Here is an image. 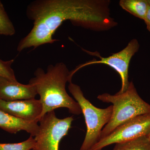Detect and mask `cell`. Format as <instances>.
Masks as SVG:
<instances>
[{
  "mask_svg": "<svg viewBox=\"0 0 150 150\" xmlns=\"http://www.w3.org/2000/svg\"><path fill=\"white\" fill-rule=\"evenodd\" d=\"M145 23L146 25V28L150 32V6H149L147 13L146 15L145 18L144 19Z\"/></svg>",
  "mask_w": 150,
  "mask_h": 150,
  "instance_id": "obj_16",
  "label": "cell"
},
{
  "mask_svg": "<svg viewBox=\"0 0 150 150\" xmlns=\"http://www.w3.org/2000/svg\"><path fill=\"white\" fill-rule=\"evenodd\" d=\"M16 30L13 23L8 15L2 3L0 1V35L12 36Z\"/></svg>",
  "mask_w": 150,
  "mask_h": 150,
  "instance_id": "obj_13",
  "label": "cell"
},
{
  "mask_svg": "<svg viewBox=\"0 0 150 150\" xmlns=\"http://www.w3.org/2000/svg\"><path fill=\"white\" fill-rule=\"evenodd\" d=\"M119 5L134 16L144 20L149 9L147 0H121Z\"/></svg>",
  "mask_w": 150,
  "mask_h": 150,
  "instance_id": "obj_11",
  "label": "cell"
},
{
  "mask_svg": "<svg viewBox=\"0 0 150 150\" xmlns=\"http://www.w3.org/2000/svg\"><path fill=\"white\" fill-rule=\"evenodd\" d=\"M68 89L79 105L86 126V133L80 150H90L101 139L103 129L111 118L112 105L104 109L96 107L85 97L80 87L72 82Z\"/></svg>",
  "mask_w": 150,
  "mask_h": 150,
  "instance_id": "obj_4",
  "label": "cell"
},
{
  "mask_svg": "<svg viewBox=\"0 0 150 150\" xmlns=\"http://www.w3.org/2000/svg\"><path fill=\"white\" fill-rule=\"evenodd\" d=\"M112 150H150V140L143 137L116 144Z\"/></svg>",
  "mask_w": 150,
  "mask_h": 150,
  "instance_id": "obj_12",
  "label": "cell"
},
{
  "mask_svg": "<svg viewBox=\"0 0 150 150\" xmlns=\"http://www.w3.org/2000/svg\"><path fill=\"white\" fill-rule=\"evenodd\" d=\"M150 134V113L139 115L118 126L90 150H102L112 144L128 142Z\"/></svg>",
  "mask_w": 150,
  "mask_h": 150,
  "instance_id": "obj_7",
  "label": "cell"
},
{
  "mask_svg": "<svg viewBox=\"0 0 150 150\" xmlns=\"http://www.w3.org/2000/svg\"><path fill=\"white\" fill-rule=\"evenodd\" d=\"M147 137H148V139H149L150 140V134H149V135H148V136H147Z\"/></svg>",
  "mask_w": 150,
  "mask_h": 150,
  "instance_id": "obj_18",
  "label": "cell"
},
{
  "mask_svg": "<svg viewBox=\"0 0 150 150\" xmlns=\"http://www.w3.org/2000/svg\"><path fill=\"white\" fill-rule=\"evenodd\" d=\"M74 119L72 116L60 119L54 111L40 118L39 130L35 136L37 150H59L62 139L68 134Z\"/></svg>",
  "mask_w": 150,
  "mask_h": 150,
  "instance_id": "obj_5",
  "label": "cell"
},
{
  "mask_svg": "<svg viewBox=\"0 0 150 150\" xmlns=\"http://www.w3.org/2000/svg\"><path fill=\"white\" fill-rule=\"evenodd\" d=\"M37 95L32 85L23 84L0 76V100L9 101L31 99Z\"/></svg>",
  "mask_w": 150,
  "mask_h": 150,
  "instance_id": "obj_9",
  "label": "cell"
},
{
  "mask_svg": "<svg viewBox=\"0 0 150 150\" xmlns=\"http://www.w3.org/2000/svg\"><path fill=\"white\" fill-rule=\"evenodd\" d=\"M14 62V59L4 61L0 59V76L7 78L11 80L17 81L14 72L11 67Z\"/></svg>",
  "mask_w": 150,
  "mask_h": 150,
  "instance_id": "obj_15",
  "label": "cell"
},
{
  "mask_svg": "<svg viewBox=\"0 0 150 150\" xmlns=\"http://www.w3.org/2000/svg\"><path fill=\"white\" fill-rule=\"evenodd\" d=\"M36 142L33 137L30 136L24 142L13 144L0 143V150H32L35 149Z\"/></svg>",
  "mask_w": 150,
  "mask_h": 150,
  "instance_id": "obj_14",
  "label": "cell"
},
{
  "mask_svg": "<svg viewBox=\"0 0 150 150\" xmlns=\"http://www.w3.org/2000/svg\"><path fill=\"white\" fill-rule=\"evenodd\" d=\"M0 109L23 120L38 122L43 107L40 100L35 98L9 101L0 100Z\"/></svg>",
  "mask_w": 150,
  "mask_h": 150,
  "instance_id": "obj_8",
  "label": "cell"
},
{
  "mask_svg": "<svg viewBox=\"0 0 150 150\" xmlns=\"http://www.w3.org/2000/svg\"><path fill=\"white\" fill-rule=\"evenodd\" d=\"M110 0H35L26 8L33 26L18 45L19 52L58 41L54 33L64 22L96 32L107 31L118 25L111 16Z\"/></svg>",
  "mask_w": 150,
  "mask_h": 150,
  "instance_id": "obj_1",
  "label": "cell"
},
{
  "mask_svg": "<svg viewBox=\"0 0 150 150\" xmlns=\"http://www.w3.org/2000/svg\"><path fill=\"white\" fill-rule=\"evenodd\" d=\"M0 128L11 133L16 134L24 131L35 137L39 130L38 122H31L17 118L0 109Z\"/></svg>",
  "mask_w": 150,
  "mask_h": 150,
  "instance_id": "obj_10",
  "label": "cell"
},
{
  "mask_svg": "<svg viewBox=\"0 0 150 150\" xmlns=\"http://www.w3.org/2000/svg\"><path fill=\"white\" fill-rule=\"evenodd\" d=\"M147 1L149 5L150 6V0H147Z\"/></svg>",
  "mask_w": 150,
  "mask_h": 150,
  "instance_id": "obj_17",
  "label": "cell"
},
{
  "mask_svg": "<svg viewBox=\"0 0 150 150\" xmlns=\"http://www.w3.org/2000/svg\"><path fill=\"white\" fill-rule=\"evenodd\" d=\"M97 98L102 102L112 103V106L111 118L103 129L101 139L132 118L150 113V105L139 96L132 81L129 82L124 92L115 95L104 93L99 95Z\"/></svg>",
  "mask_w": 150,
  "mask_h": 150,
  "instance_id": "obj_3",
  "label": "cell"
},
{
  "mask_svg": "<svg viewBox=\"0 0 150 150\" xmlns=\"http://www.w3.org/2000/svg\"><path fill=\"white\" fill-rule=\"evenodd\" d=\"M70 71L63 62L50 64L45 71L38 68L34 72V77L30 80L29 84L35 87L43 107L40 118L48 112L59 108H66L74 115L82 113L79 105L70 96L66 86L69 82Z\"/></svg>",
  "mask_w": 150,
  "mask_h": 150,
  "instance_id": "obj_2",
  "label": "cell"
},
{
  "mask_svg": "<svg viewBox=\"0 0 150 150\" xmlns=\"http://www.w3.org/2000/svg\"><path fill=\"white\" fill-rule=\"evenodd\" d=\"M139 43L138 40L137 39H133L123 50L107 57H102L97 53L94 54L91 52L83 49V51L89 54H93L94 56H98L100 59L99 60L93 59L86 62L70 71L69 82L72 81L74 75L83 67L96 64H104L114 69L120 75L121 80V87L118 93L124 92L128 88L130 82L129 81V69L130 62L133 56L139 51Z\"/></svg>",
  "mask_w": 150,
  "mask_h": 150,
  "instance_id": "obj_6",
  "label": "cell"
},
{
  "mask_svg": "<svg viewBox=\"0 0 150 150\" xmlns=\"http://www.w3.org/2000/svg\"><path fill=\"white\" fill-rule=\"evenodd\" d=\"M36 150V149H33V150Z\"/></svg>",
  "mask_w": 150,
  "mask_h": 150,
  "instance_id": "obj_19",
  "label": "cell"
}]
</instances>
